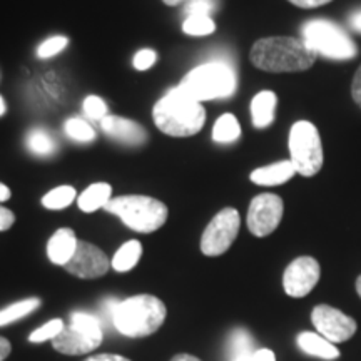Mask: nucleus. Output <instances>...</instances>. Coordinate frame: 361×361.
<instances>
[{
	"mask_svg": "<svg viewBox=\"0 0 361 361\" xmlns=\"http://www.w3.org/2000/svg\"><path fill=\"white\" fill-rule=\"evenodd\" d=\"M152 121L162 134L171 137H191L206 124V109L201 102L173 87L152 107Z\"/></svg>",
	"mask_w": 361,
	"mask_h": 361,
	"instance_id": "obj_1",
	"label": "nucleus"
},
{
	"mask_svg": "<svg viewBox=\"0 0 361 361\" xmlns=\"http://www.w3.org/2000/svg\"><path fill=\"white\" fill-rule=\"evenodd\" d=\"M316 54L301 39L296 37H264L256 40L251 47L250 59L259 71L274 72H301L308 71L316 62Z\"/></svg>",
	"mask_w": 361,
	"mask_h": 361,
	"instance_id": "obj_2",
	"label": "nucleus"
},
{
	"mask_svg": "<svg viewBox=\"0 0 361 361\" xmlns=\"http://www.w3.org/2000/svg\"><path fill=\"white\" fill-rule=\"evenodd\" d=\"M166 305L152 295H135L119 301L112 324L121 335L128 338H146L156 333L164 323Z\"/></svg>",
	"mask_w": 361,
	"mask_h": 361,
	"instance_id": "obj_3",
	"label": "nucleus"
},
{
	"mask_svg": "<svg viewBox=\"0 0 361 361\" xmlns=\"http://www.w3.org/2000/svg\"><path fill=\"white\" fill-rule=\"evenodd\" d=\"M178 87L197 102L218 101V99L231 97L236 92L238 78L231 66L213 61L189 71Z\"/></svg>",
	"mask_w": 361,
	"mask_h": 361,
	"instance_id": "obj_4",
	"label": "nucleus"
},
{
	"mask_svg": "<svg viewBox=\"0 0 361 361\" xmlns=\"http://www.w3.org/2000/svg\"><path fill=\"white\" fill-rule=\"evenodd\" d=\"M106 211L117 216L129 229L142 234L161 229L169 214L164 202L144 194H124V196L112 197L106 206Z\"/></svg>",
	"mask_w": 361,
	"mask_h": 361,
	"instance_id": "obj_5",
	"label": "nucleus"
},
{
	"mask_svg": "<svg viewBox=\"0 0 361 361\" xmlns=\"http://www.w3.org/2000/svg\"><path fill=\"white\" fill-rule=\"evenodd\" d=\"M301 40L308 45L316 56H323L333 61H350L356 57L358 47L340 25L324 19L306 22L301 27Z\"/></svg>",
	"mask_w": 361,
	"mask_h": 361,
	"instance_id": "obj_6",
	"label": "nucleus"
},
{
	"mask_svg": "<svg viewBox=\"0 0 361 361\" xmlns=\"http://www.w3.org/2000/svg\"><path fill=\"white\" fill-rule=\"evenodd\" d=\"M290 161L296 173L311 178L323 168V144L318 129L310 121H298L291 126L288 135Z\"/></svg>",
	"mask_w": 361,
	"mask_h": 361,
	"instance_id": "obj_7",
	"label": "nucleus"
},
{
	"mask_svg": "<svg viewBox=\"0 0 361 361\" xmlns=\"http://www.w3.org/2000/svg\"><path fill=\"white\" fill-rule=\"evenodd\" d=\"M104 340L102 323L97 316L90 313L72 314V322L69 326L62 329V333L56 340H52L54 350L62 355L79 356L87 355L101 345Z\"/></svg>",
	"mask_w": 361,
	"mask_h": 361,
	"instance_id": "obj_8",
	"label": "nucleus"
},
{
	"mask_svg": "<svg viewBox=\"0 0 361 361\" xmlns=\"http://www.w3.org/2000/svg\"><path fill=\"white\" fill-rule=\"evenodd\" d=\"M241 216L234 207L221 209L209 224L206 226L201 236V251L204 256H221L233 246L238 238Z\"/></svg>",
	"mask_w": 361,
	"mask_h": 361,
	"instance_id": "obj_9",
	"label": "nucleus"
},
{
	"mask_svg": "<svg viewBox=\"0 0 361 361\" xmlns=\"http://www.w3.org/2000/svg\"><path fill=\"white\" fill-rule=\"evenodd\" d=\"M284 213L283 200L276 194H258L247 209V228L256 238L269 236L276 231Z\"/></svg>",
	"mask_w": 361,
	"mask_h": 361,
	"instance_id": "obj_10",
	"label": "nucleus"
},
{
	"mask_svg": "<svg viewBox=\"0 0 361 361\" xmlns=\"http://www.w3.org/2000/svg\"><path fill=\"white\" fill-rule=\"evenodd\" d=\"M316 331L333 345L350 340L356 333V322L351 316L328 305H318L311 313Z\"/></svg>",
	"mask_w": 361,
	"mask_h": 361,
	"instance_id": "obj_11",
	"label": "nucleus"
},
{
	"mask_svg": "<svg viewBox=\"0 0 361 361\" xmlns=\"http://www.w3.org/2000/svg\"><path fill=\"white\" fill-rule=\"evenodd\" d=\"M322 276L319 263L311 256H301L288 264L283 274V288L288 296L303 298L313 291Z\"/></svg>",
	"mask_w": 361,
	"mask_h": 361,
	"instance_id": "obj_12",
	"label": "nucleus"
},
{
	"mask_svg": "<svg viewBox=\"0 0 361 361\" xmlns=\"http://www.w3.org/2000/svg\"><path fill=\"white\" fill-rule=\"evenodd\" d=\"M64 268L80 279H97L106 276L111 269V259L101 247L87 241H79L78 250Z\"/></svg>",
	"mask_w": 361,
	"mask_h": 361,
	"instance_id": "obj_13",
	"label": "nucleus"
},
{
	"mask_svg": "<svg viewBox=\"0 0 361 361\" xmlns=\"http://www.w3.org/2000/svg\"><path fill=\"white\" fill-rule=\"evenodd\" d=\"M101 129L106 135L126 146H142L147 142V133L141 124L121 116H107L101 121Z\"/></svg>",
	"mask_w": 361,
	"mask_h": 361,
	"instance_id": "obj_14",
	"label": "nucleus"
},
{
	"mask_svg": "<svg viewBox=\"0 0 361 361\" xmlns=\"http://www.w3.org/2000/svg\"><path fill=\"white\" fill-rule=\"evenodd\" d=\"M79 239L71 228H61L52 234L47 243V258L52 264L66 266L74 256Z\"/></svg>",
	"mask_w": 361,
	"mask_h": 361,
	"instance_id": "obj_15",
	"label": "nucleus"
},
{
	"mask_svg": "<svg viewBox=\"0 0 361 361\" xmlns=\"http://www.w3.org/2000/svg\"><path fill=\"white\" fill-rule=\"evenodd\" d=\"M295 174H296L295 166H293V162L288 159V161L273 162V164L255 169L250 174V179L251 183L258 184V186L271 188V186H281V184L288 183V180H290Z\"/></svg>",
	"mask_w": 361,
	"mask_h": 361,
	"instance_id": "obj_16",
	"label": "nucleus"
},
{
	"mask_svg": "<svg viewBox=\"0 0 361 361\" xmlns=\"http://www.w3.org/2000/svg\"><path fill=\"white\" fill-rule=\"evenodd\" d=\"M278 96L273 90H261L251 101V121L256 129H266L276 117Z\"/></svg>",
	"mask_w": 361,
	"mask_h": 361,
	"instance_id": "obj_17",
	"label": "nucleus"
},
{
	"mask_svg": "<svg viewBox=\"0 0 361 361\" xmlns=\"http://www.w3.org/2000/svg\"><path fill=\"white\" fill-rule=\"evenodd\" d=\"M112 186L109 183H92L89 188H85L78 196V206L82 213H96L99 209H106L112 200Z\"/></svg>",
	"mask_w": 361,
	"mask_h": 361,
	"instance_id": "obj_18",
	"label": "nucleus"
},
{
	"mask_svg": "<svg viewBox=\"0 0 361 361\" xmlns=\"http://www.w3.org/2000/svg\"><path fill=\"white\" fill-rule=\"evenodd\" d=\"M298 346L311 356L323 360H336L340 356V351L331 341H328L326 338H323L318 333H310L305 331L298 336Z\"/></svg>",
	"mask_w": 361,
	"mask_h": 361,
	"instance_id": "obj_19",
	"label": "nucleus"
},
{
	"mask_svg": "<svg viewBox=\"0 0 361 361\" xmlns=\"http://www.w3.org/2000/svg\"><path fill=\"white\" fill-rule=\"evenodd\" d=\"M141 256L142 245L137 239H130V241L124 243V245L116 251L114 258L111 259V268L117 271V273H128V271L134 269L135 266H137Z\"/></svg>",
	"mask_w": 361,
	"mask_h": 361,
	"instance_id": "obj_20",
	"label": "nucleus"
},
{
	"mask_svg": "<svg viewBox=\"0 0 361 361\" xmlns=\"http://www.w3.org/2000/svg\"><path fill=\"white\" fill-rule=\"evenodd\" d=\"M25 146L34 156L39 157H51L57 151V142L54 135L42 128H34L27 133Z\"/></svg>",
	"mask_w": 361,
	"mask_h": 361,
	"instance_id": "obj_21",
	"label": "nucleus"
},
{
	"mask_svg": "<svg viewBox=\"0 0 361 361\" xmlns=\"http://www.w3.org/2000/svg\"><path fill=\"white\" fill-rule=\"evenodd\" d=\"M213 141L218 144H231L238 141L241 135V124L236 119V116L231 112L219 116L213 126Z\"/></svg>",
	"mask_w": 361,
	"mask_h": 361,
	"instance_id": "obj_22",
	"label": "nucleus"
},
{
	"mask_svg": "<svg viewBox=\"0 0 361 361\" xmlns=\"http://www.w3.org/2000/svg\"><path fill=\"white\" fill-rule=\"evenodd\" d=\"M78 196L79 194L75 191L74 186H71V184H62V186L54 188L49 192L44 194L42 206L45 209L61 211L69 207L74 201H78Z\"/></svg>",
	"mask_w": 361,
	"mask_h": 361,
	"instance_id": "obj_23",
	"label": "nucleus"
},
{
	"mask_svg": "<svg viewBox=\"0 0 361 361\" xmlns=\"http://www.w3.org/2000/svg\"><path fill=\"white\" fill-rule=\"evenodd\" d=\"M39 306H40L39 298H27V300L8 305L7 308L0 311V326H6V324L19 322V319L25 318V316H29L30 313H34Z\"/></svg>",
	"mask_w": 361,
	"mask_h": 361,
	"instance_id": "obj_24",
	"label": "nucleus"
},
{
	"mask_svg": "<svg viewBox=\"0 0 361 361\" xmlns=\"http://www.w3.org/2000/svg\"><path fill=\"white\" fill-rule=\"evenodd\" d=\"M64 133L69 139L80 144H89L96 139V129L82 117H69L64 123Z\"/></svg>",
	"mask_w": 361,
	"mask_h": 361,
	"instance_id": "obj_25",
	"label": "nucleus"
},
{
	"mask_svg": "<svg viewBox=\"0 0 361 361\" xmlns=\"http://www.w3.org/2000/svg\"><path fill=\"white\" fill-rule=\"evenodd\" d=\"M216 24L211 16H188L183 22V32L191 37H204L213 34Z\"/></svg>",
	"mask_w": 361,
	"mask_h": 361,
	"instance_id": "obj_26",
	"label": "nucleus"
},
{
	"mask_svg": "<svg viewBox=\"0 0 361 361\" xmlns=\"http://www.w3.org/2000/svg\"><path fill=\"white\" fill-rule=\"evenodd\" d=\"M66 328V324L62 319H51V322H47L42 326L35 329V331L30 333L29 336V341L30 343H42V341H49V340H56V338L61 335L62 329Z\"/></svg>",
	"mask_w": 361,
	"mask_h": 361,
	"instance_id": "obj_27",
	"label": "nucleus"
},
{
	"mask_svg": "<svg viewBox=\"0 0 361 361\" xmlns=\"http://www.w3.org/2000/svg\"><path fill=\"white\" fill-rule=\"evenodd\" d=\"M69 45V39L66 35H54V37L45 39L42 44L37 47L39 59H51L56 57L57 54L64 52L66 47Z\"/></svg>",
	"mask_w": 361,
	"mask_h": 361,
	"instance_id": "obj_28",
	"label": "nucleus"
},
{
	"mask_svg": "<svg viewBox=\"0 0 361 361\" xmlns=\"http://www.w3.org/2000/svg\"><path fill=\"white\" fill-rule=\"evenodd\" d=\"M82 111L84 114L92 121H101L104 117L109 116V109H107V104L102 97L99 96H87L82 102Z\"/></svg>",
	"mask_w": 361,
	"mask_h": 361,
	"instance_id": "obj_29",
	"label": "nucleus"
},
{
	"mask_svg": "<svg viewBox=\"0 0 361 361\" xmlns=\"http://www.w3.org/2000/svg\"><path fill=\"white\" fill-rule=\"evenodd\" d=\"M229 351H231L233 360L239 358V356L251 355L252 353L251 336L247 335L246 331H243V329H238V331H234L231 340H229Z\"/></svg>",
	"mask_w": 361,
	"mask_h": 361,
	"instance_id": "obj_30",
	"label": "nucleus"
},
{
	"mask_svg": "<svg viewBox=\"0 0 361 361\" xmlns=\"http://www.w3.org/2000/svg\"><path fill=\"white\" fill-rule=\"evenodd\" d=\"M157 62V52L152 49H141L134 54L133 66L135 71H149Z\"/></svg>",
	"mask_w": 361,
	"mask_h": 361,
	"instance_id": "obj_31",
	"label": "nucleus"
},
{
	"mask_svg": "<svg viewBox=\"0 0 361 361\" xmlns=\"http://www.w3.org/2000/svg\"><path fill=\"white\" fill-rule=\"evenodd\" d=\"M216 8V0H194L184 6L186 16H211Z\"/></svg>",
	"mask_w": 361,
	"mask_h": 361,
	"instance_id": "obj_32",
	"label": "nucleus"
},
{
	"mask_svg": "<svg viewBox=\"0 0 361 361\" xmlns=\"http://www.w3.org/2000/svg\"><path fill=\"white\" fill-rule=\"evenodd\" d=\"M16 223V214L7 207L0 206V231H7Z\"/></svg>",
	"mask_w": 361,
	"mask_h": 361,
	"instance_id": "obj_33",
	"label": "nucleus"
},
{
	"mask_svg": "<svg viewBox=\"0 0 361 361\" xmlns=\"http://www.w3.org/2000/svg\"><path fill=\"white\" fill-rule=\"evenodd\" d=\"M351 96H353V101L361 107V66L356 71L353 82H351Z\"/></svg>",
	"mask_w": 361,
	"mask_h": 361,
	"instance_id": "obj_34",
	"label": "nucleus"
},
{
	"mask_svg": "<svg viewBox=\"0 0 361 361\" xmlns=\"http://www.w3.org/2000/svg\"><path fill=\"white\" fill-rule=\"evenodd\" d=\"M288 2H291L293 6L300 8H316V7L326 6V4L333 2V0H288Z\"/></svg>",
	"mask_w": 361,
	"mask_h": 361,
	"instance_id": "obj_35",
	"label": "nucleus"
},
{
	"mask_svg": "<svg viewBox=\"0 0 361 361\" xmlns=\"http://www.w3.org/2000/svg\"><path fill=\"white\" fill-rule=\"evenodd\" d=\"M251 360L252 361H276V356H274V353L271 350L263 348V350L252 351Z\"/></svg>",
	"mask_w": 361,
	"mask_h": 361,
	"instance_id": "obj_36",
	"label": "nucleus"
},
{
	"mask_svg": "<svg viewBox=\"0 0 361 361\" xmlns=\"http://www.w3.org/2000/svg\"><path fill=\"white\" fill-rule=\"evenodd\" d=\"M84 361H130L128 358L121 355H111V353H104V355H96V356H89L87 360Z\"/></svg>",
	"mask_w": 361,
	"mask_h": 361,
	"instance_id": "obj_37",
	"label": "nucleus"
},
{
	"mask_svg": "<svg viewBox=\"0 0 361 361\" xmlns=\"http://www.w3.org/2000/svg\"><path fill=\"white\" fill-rule=\"evenodd\" d=\"M11 351H12L11 341L6 340V338L0 336V361L7 360V356L11 355Z\"/></svg>",
	"mask_w": 361,
	"mask_h": 361,
	"instance_id": "obj_38",
	"label": "nucleus"
},
{
	"mask_svg": "<svg viewBox=\"0 0 361 361\" xmlns=\"http://www.w3.org/2000/svg\"><path fill=\"white\" fill-rule=\"evenodd\" d=\"M350 24H351V27H353L355 30H358V32H361V11H356L355 13H351Z\"/></svg>",
	"mask_w": 361,
	"mask_h": 361,
	"instance_id": "obj_39",
	"label": "nucleus"
},
{
	"mask_svg": "<svg viewBox=\"0 0 361 361\" xmlns=\"http://www.w3.org/2000/svg\"><path fill=\"white\" fill-rule=\"evenodd\" d=\"M11 196H12V191L8 189V186H6L4 183H0V202L8 201L11 200Z\"/></svg>",
	"mask_w": 361,
	"mask_h": 361,
	"instance_id": "obj_40",
	"label": "nucleus"
},
{
	"mask_svg": "<svg viewBox=\"0 0 361 361\" xmlns=\"http://www.w3.org/2000/svg\"><path fill=\"white\" fill-rule=\"evenodd\" d=\"M171 361H201V360L196 358V356H192V355L183 353V355H176Z\"/></svg>",
	"mask_w": 361,
	"mask_h": 361,
	"instance_id": "obj_41",
	"label": "nucleus"
},
{
	"mask_svg": "<svg viewBox=\"0 0 361 361\" xmlns=\"http://www.w3.org/2000/svg\"><path fill=\"white\" fill-rule=\"evenodd\" d=\"M162 2L169 7H176V6H180V4H184V6H186V4L194 2V0H162Z\"/></svg>",
	"mask_w": 361,
	"mask_h": 361,
	"instance_id": "obj_42",
	"label": "nucleus"
},
{
	"mask_svg": "<svg viewBox=\"0 0 361 361\" xmlns=\"http://www.w3.org/2000/svg\"><path fill=\"white\" fill-rule=\"evenodd\" d=\"M7 111V106H6V101H4L2 96H0V117H2L4 114H6Z\"/></svg>",
	"mask_w": 361,
	"mask_h": 361,
	"instance_id": "obj_43",
	"label": "nucleus"
},
{
	"mask_svg": "<svg viewBox=\"0 0 361 361\" xmlns=\"http://www.w3.org/2000/svg\"><path fill=\"white\" fill-rule=\"evenodd\" d=\"M252 355V353H251ZM251 355H245V356H239V358H236V360H233V361H252L251 360Z\"/></svg>",
	"mask_w": 361,
	"mask_h": 361,
	"instance_id": "obj_44",
	"label": "nucleus"
},
{
	"mask_svg": "<svg viewBox=\"0 0 361 361\" xmlns=\"http://www.w3.org/2000/svg\"><path fill=\"white\" fill-rule=\"evenodd\" d=\"M356 291H358V295L361 298V276L356 279Z\"/></svg>",
	"mask_w": 361,
	"mask_h": 361,
	"instance_id": "obj_45",
	"label": "nucleus"
}]
</instances>
